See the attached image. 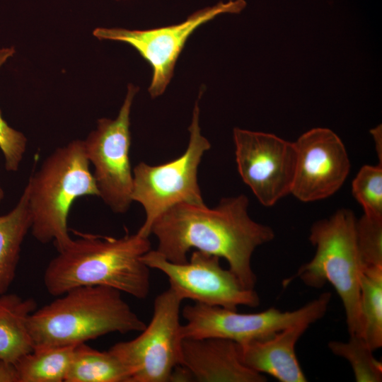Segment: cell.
I'll use <instances>...</instances> for the list:
<instances>
[{"mask_svg":"<svg viewBox=\"0 0 382 382\" xmlns=\"http://www.w3.org/2000/svg\"><path fill=\"white\" fill-rule=\"evenodd\" d=\"M30 226L25 186L16 205L8 213L0 215V295L8 291L15 279L21 246Z\"/></svg>","mask_w":382,"mask_h":382,"instance_id":"e0dca14e","label":"cell"},{"mask_svg":"<svg viewBox=\"0 0 382 382\" xmlns=\"http://www.w3.org/2000/svg\"><path fill=\"white\" fill-rule=\"evenodd\" d=\"M65 382H129V374L110 349L100 351L81 343L74 348Z\"/></svg>","mask_w":382,"mask_h":382,"instance_id":"ac0fdd59","label":"cell"},{"mask_svg":"<svg viewBox=\"0 0 382 382\" xmlns=\"http://www.w3.org/2000/svg\"><path fill=\"white\" fill-rule=\"evenodd\" d=\"M360 308L362 337L374 352L382 347V266L362 268Z\"/></svg>","mask_w":382,"mask_h":382,"instance_id":"ffe728a7","label":"cell"},{"mask_svg":"<svg viewBox=\"0 0 382 382\" xmlns=\"http://www.w3.org/2000/svg\"><path fill=\"white\" fill-rule=\"evenodd\" d=\"M352 192L364 214L382 218V165L362 166L354 178Z\"/></svg>","mask_w":382,"mask_h":382,"instance_id":"7402d4cb","label":"cell"},{"mask_svg":"<svg viewBox=\"0 0 382 382\" xmlns=\"http://www.w3.org/2000/svg\"><path fill=\"white\" fill-rule=\"evenodd\" d=\"M102 286L73 288L29 317L35 347L76 345L118 332H141L146 324L122 299Z\"/></svg>","mask_w":382,"mask_h":382,"instance_id":"3957f363","label":"cell"},{"mask_svg":"<svg viewBox=\"0 0 382 382\" xmlns=\"http://www.w3.org/2000/svg\"><path fill=\"white\" fill-rule=\"evenodd\" d=\"M371 134L374 137L375 142V148L378 158L379 159V163L382 165V132H381V125H378L374 129H372Z\"/></svg>","mask_w":382,"mask_h":382,"instance_id":"484cf974","label":"cell"},{"mask_svg":"<svg viewBox=\"0 0 382 382\" xmlns=\"http://www.w3.org/2000/svg\"><path fill=\"white\" fill-rule=\"evenodd\" d=\"M179 365L194 381H267L264 374L243 364L236 342L222 337L183 338Z\"/></svg>","mask_w":382,"mask_h":382,"instance_id":"5bb4252c","label":"cell"},{"mask_svg":"<svg viewBox=\"0 0 382 382\" xmlns=\"http://www.w3.org/2000/svg\"><path fill=\"white\" fill-rule=\"evenodd\" d=\"M356 221L352 211L342 208L328 219L315 222L308 237L316 248L315 255L294 277L314 289L330 283L342 302L349 335L362 337L360 274L363 266L357 243Z\"/></svg>","mask_w":382,"mask_h":382,"instance_id":"5b68a950","label":"cell"},{"mask_svg":"<svg viewBox=\"0 0 382 382\" xmlns=\"http://www.w3.org/2000/svg\"><path fill=\"white\" fill-rule=\"evenodd\" d=\"M64 249L47 265L43 282L47 291L59 296L79 286L113 288L139 299L150 289L149 268L141 257L151 250L148 237L127 233L114 238L76 233Z\"/></svg>","mask_w":382,"mask_h":382,"instance_id":"7a4b0ae2","label":"cell"},{"mask_svg":"<svg viewBox=\"0 0 382 382\" xmlns=\"http://www.w3.org/2000/svg\"><path fill=\"white\" fill-rule=\"evenodd\" d=\"M328 346L335 355L349 363L356 381H382V363L374 357V351L363 337L350 336L347 342L330 341Z\"/></svg>","mask_w":382,"mask_h":382,"instance_id":"44dd1931","label":"cell"},{"mask_svg":"<svg viewBox=\"0 0 382 382\" xmlns=\"http://www.w3.org/2000/svg\"><path fill=\"white\" fill-rule=\"evenodd\" d=\"M90 166L83 141L76 139L54 150L30 177V231L37 241L53 242L57 251L71 243L67 219L72 204L83 196H99Z\"/></svg>","mask_w":382,"mask_h":382,"instance_id":"277c9868","label":"cell"},{"mask_svg":"<svg viewBox=\"0 0 382 382\" xmlns=\"http://www.w3.org/2000/svg\"><path fill=\"white\" fill-rule=\"evenodd\" d=\"M182 301L170 288L161 293L155 299L151 320L141 333L110 348L127 369L129 382L170 381L181 357Z\"/></svg>","mask_w":382,"mask_h":382,"instance_id":"ba28073f","label":"cell"},{"mask_svg":"<svg viewBox=\"0 0 382 382\" xmlns=\"http://www.w3.org/2000/svg\"><path fill=\"white\" fill-rule=\"evenodd\" d=\"M13 53L11 48L0 50V67ZM27 147V139L21 132L10 127L0 110V149L5 159L6 170H18Z\"/></svg>","mask_w":382,"mask_h":382,"instance_id":"cb8c5ba5","label":"cell"},{"mask_svg":"<svg viewBox=\"0 0 382 382\" xmlns=\"http://www.w3.org/2000/svg\"><path fill=\"white\" fill-rule=\"evenodd\" d=\"M138 90L129 84L117 116L98 120L96 129L83 140L87 158L94 168L98 197L117 214L125 213L133 202L130 113Z\"/></svg>","mask_w":382,"mask_h":382,"instance_id":"9c48e42d","label":"cell"},{"mask_svg":"<svg viewBox=\"0 0 382 382\" xmlns=\"http://www.w3.org/2000/svg\"><path fill=\"white\" fill-rule=\"evenodd\" d=\"M4 190L0 185V203L1 202L2 199H4Z\"/></svg>","mask_w":382,"mask_h":382,"instance_id":"4316f807","label":"cell"},{"mask_svg":"<svg viewBox=\"0 0 382 382\" xmlns=\"http://www.w3.org/2000/svg\"><path fill=\"white\" fill-rule=\"evenodd\" d=\"M356 238L363 268L382 266V218L363 214L356 221Z\"/></svg>","mask_w":382,"mask_h":382,"instance_id":"603a6c76","label":"cell"},{"mask_svg":"<svg viewBox=\"0 0 382 382\" xmlns=\"http://www.w3.org/2000/svg\"><path fill=\"white\" fill-rule=\"evenodd\" d=\"M245 6V0L219 1L195 11L178 24L146 30L98 28L93 30V35L100 40L127 43L138 51L151 67L148 91L155 98L165 92L173 76L176 62L195 30L219 15L239 13Z\"/></svg>","mask_w":382,"mask_h":382,"instance_id":"8fae6325","label":"cell"},{"mask_svg":"<svg viewBox=\"0 0 382 382\" xmlns=\"http://www.w3.org/2000/svg\"><path fill=\"white\" fill-rule=\"evenodd\" d=\"M233 136L238 171L258 201L271 207L291 194L296 161L294 142L238 127Z\"/></svg>","mask_w":382,"mask_h":382,"instance_id":"7c38bea8","label":"cell"},{"mask_svg":"<svg viewBox=\"0 0 382 382\" xmlns=\"http://www.w3.org/2000/svg\"><path fill=\"white\" fill-rule=\"evenodd\" d=\"M36 309L33 298L7 292L0 295V359L16 364L33 350L28 319Z\"/></svg>","mask_w":382,"mask_h":382,"instance_id":"2e32d148","label":"cell"},{"mask_svg":"<svg viewBox=\"0 0 382 382\" xmlns=\"http://www.w3.org/2000/svg\"><path fill=\"white\" fill-rule=\"evenodd\" d=\"M76 345L34 347L16 363L19 382L65 381Z\"/></svg>","mask_w":382,"mask_h":382,"instance_id":"d6986e66","label":"cell"},{"mask_svg":"<svg viewBox=\"0 0 382 382\" xmlns=\"http://www.w3.org/2000/svg\"><path fill=\"white\" fill-rule=\"evenodd\" d=\"M331 300V293L324 292L302 307L289 311L275 308L255 313H241L219 306L199 303L186 305L182 316L183 338L222 337L236 343L260 340L299 323H312L323 318Z\"/></svg>","mask_w":382,"mask_h":382,"instance_id":"52a82bcc","label":"cell"},{"mask_svg":"<svg viewBox=\"0 0 382 382\" xmlns=\"http://www.w3.org/2000/svg\"><path fill=\"white\" fill-rule=\"evenodd\" d=\"M201 94L192 110L185 152L175 160L157 166L140 162L132 170V199L145 212V220L137 231L142 236L149 238L154 221L171 207L181 203L204 204L197 174L202 156L211 144L202 134L199 126Z\"/></svg>","mask_w":382,"mask_h":382,"instance_id":"8992f818","label":"cell"},{"mask_svg":"<svg viewBox=\"0 0 382 382\" xmlns=\"http://www.w3.org/2000/svg\"><path fill=\"white\" fill-rule=\"evenodd\" d=\"M0 382H19L16 364L0 359Z\"/></svg>","mask_w":382,"mask_h":382,"instance_id":"d4e9b609","label":"cell"},{"mask_svg":"<svg viewBox=\"0 0 382 382\" xmlns=\"http://www.w3.org/2000/svg\"><path fill=\"white\" fill-rule=\"evenodd\" d=\"M248 205L244 195L224 197L213 208L205 204L174 205L152 225L151 234L158 240L156 250L175 263L187 262L191 249L223 257L241 284L255 289L252 255L257 247L272 241L274 233L251 219Z\"/></svg>","mask_w":382,"mask_h":382,"instance_id":"6da1fadb","label":"cell"},{"mask_svg":"<svg viewBox=\"0 0 382 382\" xmlns=\"http://www.w3.org/2000/svg\"><path fill=\"white\" fill-rule=\"evenodd\" d=\"M311 325L299 323L279 330L266 339L237 343L244 365L281 382H305L307 378L296 354V345Z\"/></svg>","mask_w":382,"mask_h":382,"instance_id":"9a60e30c","label":"cell"},{"mask_svg":"<svg viewBox=\"0 0 382 382\" xmlns=\"http://www.w3.org/2000/svg\"><path fill=\"white\" fill-rule=\"evenodd\" d=\"M219 259L197 250L185 263L170 262L156 250H149L141 257L149 269L158 270L167 277L169 288L182 301L190 299L231 310L240 306L257 307L260 302L257 293L245 288L229 269L221 266Z\"/></svg>","mask_w":382,"mask_h":382,"instance_id":"30bf717a","label":"cell"},{"mask_svg":"<svg viewBox=\"0 0 382 382\" xmlns=\"http://www.w3.org/2000/svg\"><path fill=\"white\" fill-rule=\"evenodd\" d=\"M296 161L291 192L304 202L330 197L338 191L350 170L344 144L331 129L313 128L294 142Z\"/></svg>","mask_w":382,"mask_h":382,"instance_id":"4fadbf2b","label":"cell"}]
</instances>
